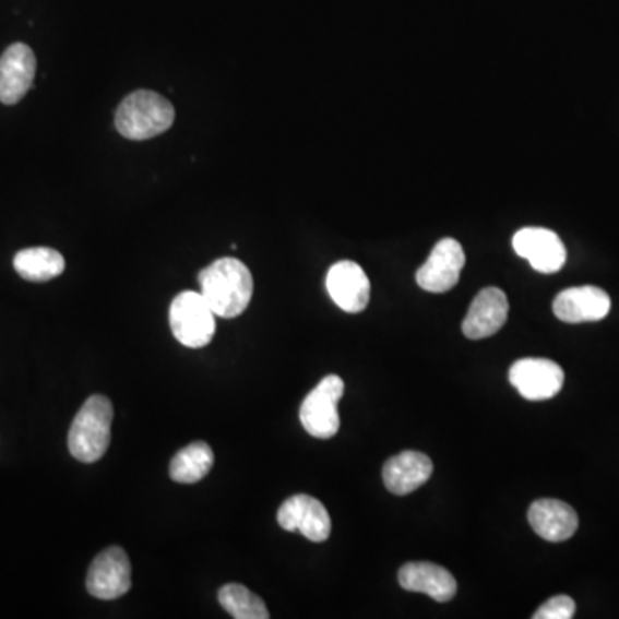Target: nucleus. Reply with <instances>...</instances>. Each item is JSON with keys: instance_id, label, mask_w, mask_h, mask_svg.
<instances>
[{"instance_id": "obj_21", "label": "nucleus", "mask_w": 619, "mask_h": 619, "mask_svg": "<svg viewBox=\"0 0 619 619\" xmlns=\"http://www.w3.org/2000/svg\"><path fill=\"white\" fill-rule=\"evenodd\" d=\"M575 600L568 595H556L534 612V619H571L575 616Z\"/></svg>"}, {"instance_id": "obj_9", "label": "nucleus", "mask_w": 619, "mask_h": 619, "mask_svg": "<svg viewBox=\"0 0 619 619\" xmlns=\"http://www.w3.org/2000/svg\"><path fill=\"white\" fill-rule=\"evenodd\" d=\"M463 267L465 251L462 245L453 238L441 239L427 262L418 269V286L429 293H448L456 286Z\"/></svg>"}, {"instance_id": "obj_17", "label": "nucleus", "mask_w": 619, "mask_h": 619, "mask_svg": "<svg viewBox=\"0 0 619 619\" xmlns=\"http://www.w3.org/2000/svg\"><path fill=\"white\" fill-rule=\"evenodd\" d=\"M397 580L405 591L427 594L438 603H448L457 592L456 580L450 571L426 561L406 563L397 573Z\"/></svg>"}, {"instance_id": "obj_16", "label": "nucleus", "mask_w": 619, "mask_h": 619, "mask_svg": "<svg viewBox=\"0 0 619 619\" xmlns=\"http://www.w3.org/2000/svg\"><path fill=\"white\" fill-rule=\"evenodd\" d=\"M432 472V460L427 454L403 451L385 462L382 480L393 495L406 496L420 489L429 480Z\"/></svg>"}, {"instance_id": "obj_13", "label": "nucleus", "mask_w": 619, "mask_h": 619, "mask_svg": "<svg viewBox=\"0 0 619 619\" xmlns=\"http://www.w3.org/2000/svg\"><path fill=\"white\" fill-rule=\"evenodd\" d=\"M510 303L499 288L481 289L469 305L468 313L463 320V334L468 340H486L495 336L507 324Z\"/></svg>"}, {"instance_id": "obj_19", "label": "nucleus", "mask_w": 619, "mask_h": 619, "mask_svg": "<svg viewBox=\"0 0 619 619\" xmlns=\"http://www.w3.org/2000/svg\"><path fill=\"white\" fill-rule=\"evenodd\" d=\"M214 451L206 442H193L182 448L170 462L169 474L178 484H197L214 466Z\"/></svg>"}, {"instance_id": "obj_6", "label": "nucleus", "mask_w": 619, "mask_h": 619, "mask_svg": "<svg viewBox=\"0 0 619 619\" xmlns=\"http://www.w3.org/2000/svg\"><path fill=\"white\" fill-rule=\"evenodd\" d=\"M86 588L95 599L114 600L131 588V563L126 550L112 546L102 550L90 564Z\"/></svg>"}, {"instance_id": "obj_2", "label": "nucleus", "mask_w": 619, "mask_h": 619, "mask_svg": "<svg viewBox=\"0 0 619 619\" xmlns=\"http://www.w3.org/2000/svg\"><path fill=\"white\" fill-rule=\"evenodd\" d=\"M175 118V107L167 98L148 90H138L119 104L116 128L128 140L142 142L169 130Z\"/></svg>"}, {"instance_id": "obj_18", "label": "nucleus", "mask_w": 619, "mask_h": 619, "mask_svg": "<svg viewBox=\"0 0 619 619\" xmlns=\"http://www.w3.org/2000/svg\"><path fill=\"white\" fill-rule=\"evenodd\" d=\"M14 269L23 279L32 283H47L64 272L66 260L53 248H26L14 257Z\"/></svg>"}, {"instance_id": "obj_3", "label": "nucleus", "mask_w": 619, "mask_h": 619, "mask_svg": "<svg viewBox=\"0 0 619 619\" xmlns=\"http://www.w3.org/2000/svg\"><path fill=\"white\" fill-rule=\"evenodd\" d=\"M114 409L109 397L94 394L74 417L69 429V451L78 462L95 463L109 450Z\"/></svg>"}, {"instance_id": "obj_14", "label": "nucleus", "mask_w": 619, "mask_h": 619, "mask_svg": "<svg viewBox=\"0 0 619 619\" xmlns=\"http://www.w3.org/2000/svg\"><path fill=\"white\" fill-rule=\"evenodd\" d=\"M555 316L567 324L597 322L606 319L611 310V298L604 289L595 286L564 289L552 303Z\"/></svg>"}, {"instance_id": "obj_4", "label": "nucleus", "mask_w": 619, "mask_h": 619, "mask_svg": "<svg viewBox=\"0 0 619 619\" xmlns=\"http://www.w3.org/2000/svg\"><path fill=\"white\" fill-rule=\"evenodd\" d=\"M215 317L202 293L182 291L170 303V331L182 346L205 348L215 334Z\"/></svg>"}, {"instance_id": "obj_5", "label": "nucleus", "mask_w": 619, "mask_h": 619, "mask_svg": "<svg viewBox=\"0 0 619 619\" xmlns=\"http://www.w3.org/2000/svg\"><path fill=\"white\" fill-rule=\"evenodd\" d=\"M343 394V379L328 376L305 397L300 408V420L310 436L317 439H331L336 436L341 426L337 403Z\"/></svg>"}, {"instance_id": "obj_20", "label": "nucleus", "mask_w": 619, "mask_h": 619, "mask_svg": "<svg viewBox=\"0 0 619 619\" xmlns=\"http://www.w3.org/2000/svg\"><path fill=\"white\" fill-rule=\"evenodd\" d=\"M221 606L235 619H269L267 606L259 595L239 583H227L219 591Z\"/></svg>"}, {"instance_id": "obj_1", "label": "nucleus", "mask_w": 619, "mask_h": 619, "mask_svg": "<svg viewBox=\"0 0 619 619\" xmlns=\"http://www.w3.org/2000/svg\"><path fill=\"white\" fill-rule=\"evenodd\" d=\"M200 288L212 312L221 319H235L247 310L253 295V277L241 260H215L199 274Z\"/></svg>"}, {"instance_id": "obj_12", "label": "nucleus", "mask_w": 619, "mask_h": 619, "mask_svg": "<svg viewBox=\"0 0 619 619\" xmlns=\"http://www.w3.org/2000/svg\"><path fill=\"white\" fill-rule=\"evenodd\" d=\"M328 291L332 301L348 313L364 312L370 301V281L364 269L352 260H343L329 269Z\"/></svg>"}, {"instance_id": "obj_8", "label": "nucleus", "mask_w": 619, "mask_h": 619, "mask_svg": "<svg viewBox=\"0 0 619 619\" xmlns=\"http://www.w3.org/2000/svg\"><path fill=\"white\" fill-rule=\"evenodd\" d=\"M277 522L284 531L300 532L312 543H325L331 537L329 511L312 496L296 495L286 499L277 511Z\"/></svg>"}, {"instance_id": "obj_11", "label": "nucleus", "mask_w": 619, "mask_h": 619, "mask_svg": "<svg viewBox=\"0 0 619 619\" xmlns=\"http://www.w3.org/2000/svg\"><path fill=\"white\" fill-rule=\"evenodd\" d=\"M37 74V57L25 44L9 45L0 57V102L14 106L23 100Z\"/></svg>"}, {"instance_id": "obj_7", "label": "nucleus", "mask_w": 619, "mask_h": 619, "mask_svg": "<svg viewBox=\"0 0 619 619\" xmlns=\"http://www.w3.org/2000/svg\"><path fill=\"white\" fill-rule=\"evenodd\" d=\"M510 382L525 400L546 401L563 389L564 372L556 361L523 358L511 365Z\"/></svg>"}, {"instance_id": "obj_10", "label": "nucleus", "mask_w": 619, "mask_h": 619, "mask_svg": "<svg viewBox=\"0 0 619 619\" xmlns=\"http://www.w3.org/2000/svg\"><path fill=\"white\" fill-rule=\"evenodd\" d=\"M513 248L540 274H555L567 263L563 241L546 227H523L513 236Z\"/></svg>"}, {"instance_id": "obj_15", "label": "nucleus", "mask_w": 619, "mask_h": 619, "mask_svg": "<svg viewBox=\"0 0 619 619\" xmlns=\"http://www.w3.org/2000/svg\"><path fill=\"white\" fill-rule=\"evenodd\" d=\"M528 522L547 543H564L579 531V514L567 502L538 499L528 510Z\"/></svg>"}]
</instances>
